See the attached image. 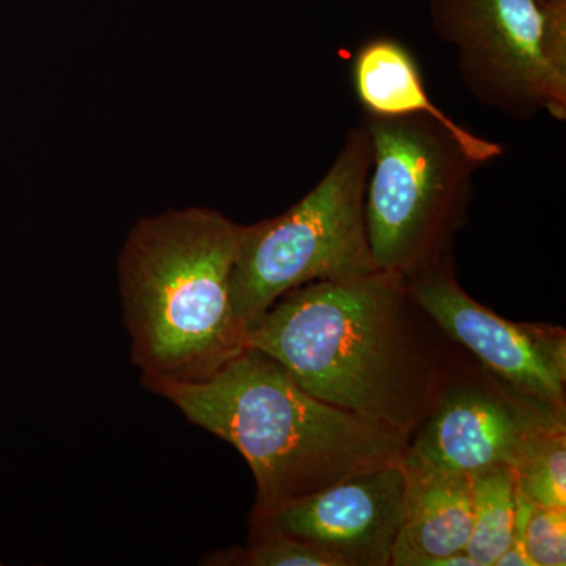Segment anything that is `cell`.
Masks as SVG:
<instances>
[{"mask_svg": "<svg viewBox=\"0 0 566 566\" xmlns=\"http://www.w3.org/2000/svg\"><path fill=\"white\" fill-rule=\"evenodd\" d=\"M308 394L411 441L460 346L412 300L405 277L376 271L283 294L248 333Z\"/></svg>", "mask_w": 566, "mask_h": 566, "instance_id": "6da1fadb", "label": "cell"}, {"mask_svg": "<svg viewBox=\"0 0 566 566\" xmlns=\"http://www.w3.org/2000/svg\"><path fill=\"white\" fill-rule=\"evenodd\" d=\"M229 442L255 479L251 524L352 476L403 461L409 439L304 390L270 354L243 349L200 381L142 378Z\"/></svg>", "mask_w": 566, "mask_h": 566, "instance_id": "7a4b0ae2", "label": "cell"}, {"mask_svg": "<svg viewBox=\"0 0 566 566\" xmlns=\"http://www.w3.org/2000/svg\"><path fill=\"white\" fill-rule=\"evenodd\" d=\"M244 226L211 208L169 210L133 227L117 274L123 324L142 378L200 381L243 349L232 307Z\"/></svg>", "mask_w": 566, "mask_h": 566, "instance_id": "3957f363", "label": "cell"}, {"mask_svg": "<svg viewBox=\"0 0 566 566\" xmlns=\"http://www.w3.org/2000/svg\"><path fill=\"white\" fill-rule=\"evenodd\" d=\"M370 167V136L359 123L348 129L329 170L300 202L275 218L244 226L233 270L232 307L245 334L294 289L381 271L365 227Z\"/></svg>", "mask_w": 566, "mask_h": 566, "instance_id": "277c9868", "label": "cell"}, {"mask_svg": "<svg viewBox=\"0 0 566 566\" xmlns=\"http://www.w3.org/2000/svg\"><path fill=\"white\" fill-rule=\"evenodd\" d=\"M371 167L365 227L376 266L415 274L452 253L482 169L441 123L422 114L365 115Z\"/></svg>", "mask_w": 566, "mask_h": 566, "instance_id": "5b68a950", "label": "cell"}, {"mask_svg": "<svg viewBox=\"0 0 566 566\" xmlns=\"http://www.w3.org/2000/svg\"><path fill=\"white\" fill-rule=\"evenodd\" d=\"M465 91L517 122L566 120V2L428 0Z\"/></svg>", "mask_w": 566, "mask_h": 566, "instance_id": "8992f818", "label": "cell"}, {"mask_svg": "<svg viewBox=\"0 0 566 566\" xmlns=\"http://www.w3.org/2000/svg\"><path fill=\"white\" fill-rule=\"evenodd\" d=\"M558 430H566V409L521 392L460 346L405 458L465 475L499 465L516 469L543 438Z\"/></svg>", "mask_w": 566, "mask_h": 566, "instance_id": "52a82bcc", "label": "cell"}, {"mask_svg": "<svg viewBox=\"0 0 566 566\" xmlns=\"http://www.w3.org/2000/svg\"><path fill=\"white\" fill-rule=\"evenodd\" d=\"M412 300L446 337L521 392L566 409V334L547 323L502 318L465 293L453 253L405 277Z\"/></svg>", "mask_w": 566, "mask_h": 566, "instance_id": "ba28073f", "label": "cell"}, {"mask_svg": "<svg viewBox=\"0 0 566 566\" xmlns=\"http://www.w3.org/2000/svg\"><path fill=\"white\" fill-rule=\"evenodd\" d=\"M403 461L290 502L251 524L322 547L344 566H390L405 523Z\"/></svg>", "mask_w": 566, "mask_h": 566, "instance_id": "9c48e42d", "label": "cell"}, {"mask_svg": "<svg viewBox=\"0 0 566 566\" xmlns=\"http://www.w3.org/2000/svg\"><path fill=\"white\" fill-rule=\"evenodd\" d=\"M405 523L390 566H476L465 554L472 532L471 475L403 458Z\"/></svg>", "mask_w": 566, "mask_h": 566, "instance_id": "30bf717a", "label": "cell"}, {"mask_svg": "<svg viewBox=\"0 0 566 566\" xmlns=\"http://www.w3.org/2000/svg\"><path fill=\"white\" fill-rule=\"evenodd\" d=\"M352 76L354 92L365 115H427L452 133L465 155L480 167L504 155V147L499 142L483 139L431 102L419 62L400 40L375 36L365 41L354 57Z\"/></svg>", "mask_w": 566, "mask_h": 566, "instance_id": "8fae6325", "label": "cell"}, {"mask_svg": "<svg viewBox=\"0 0 566 566\" xmlns=\"http://www.w3.org/2000/svg\"><path fill=\"white\" fill-rule=\"evenodd\" d=\"M472 532L465 554L476 566H495L512 545L516 521L515 469L499 465L471 475Z\"/></svg>", "mask_w": 566, "mask_h": 566, "instance_id": "7c38bea8", "label": "cell"}, {"mask_svg": "<svg viewBox=\"0 0 566 566\" xmlns=\"http://www.w3.org/2000/svg\"><path fill=\"white\" fill-rule=\"evenodd\" d=\"M218 566H344L322 547L273 528L251 531L248 546L219 551L203 560Z\"/></svg>", "mask_w": 566, "mask_h": 566, "instance_id": "4fadbf2b", "label": "cell"}, {"mask_svg": "<svg viewBox=\"0 0 566 566\" xmlns=\"http://www.w3.org/2000/svg\"><path fill=\"white\" fill-rule=\"evenodd\" d=\"M515 474L517 493L532 505L566 509V430L543 438Z\"/></svg>", "mask_w": 566, "mask_h": 566, "instance_id": "5bb4252c", "label": "cell"}, {"mask_svg": "<svg viewBox=\"0 0 566 566\" xmlns=\"http://www.w3.org/2000/svg\"><path fill=\"white\" fill-rule=\"evenodd\" d=\"M524 546L534 566H565L566 509L534 506L524 532Z\"/></svg>", "mask_w": 566, "mask_h": 566, "instance_id": "9a60e30c", "label": "cell"}, {"mask_svg": "<svg viewBox=\"0 0 566 566\" xmlns=\"http://www.w3.org/2000/svg\"><path fill=\"white\" fill-rule=\"evenodd\" d=\"M539 2H545V3H560V2H566V0H539Z\"/></svg>", "mask_w": 566, "mask_h": 566, "instance_id": "2e32d148", "label": "cell"}]
</instances>
